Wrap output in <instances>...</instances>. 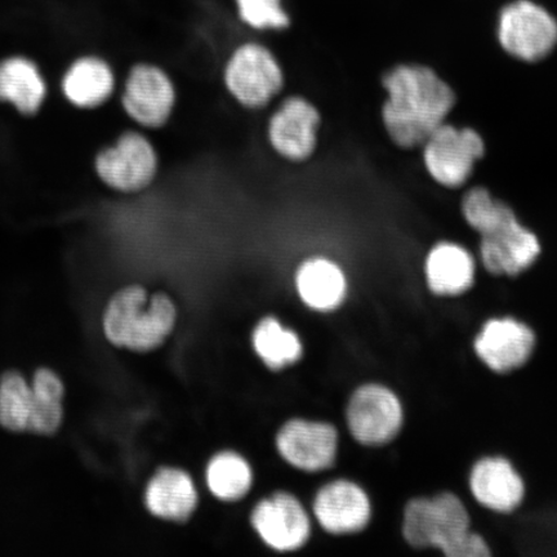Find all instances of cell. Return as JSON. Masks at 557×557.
I'll use <instances>...</instances> for the list:
<instances>
[{
  "mask_svg": "<svg viewBox=\"0 0 557 557\" xmlns=\"http://www.w3.org/2000/svg\"><path fill=\"white\" fill-rule=\"evenodd\" d=\"M276 445L285 461L295 468L323 471L336 461L338 433L330 423L295 420L283 426Z\"/></svg>",
  "mask_w": 557,
  "mask_h": 557,
  "instance_id": "11",
  "label": "cell"
},
{
  "mask_svg": "<svg viewBox=\"0 0 557 557\" xmlns=\"http://www.w3.org/2000/svg\"><path fill=\"white\" fill-rule=\"evenodd\" d=\"M426 278L430 290L437 296L462 295L475 281V262L457 244L441 243L428 256Z\"/></svg>",
  "mask_w": 557,
  "mask_h": 557,
  "instance_id": "18",
  "label": "cell"
},
{
  "mask_svg": "<svg viewBox=\"0 0 557 557\" xmlns=\"http://www.w3.org/2000/svg\"><path fill=\"white\" fill-rule=\"evenodd\" d=\"M174 88L169 75L152 65L131 70L123 95V107L132 120L158 128L169 121L174 104Z\"/></svg>",
  "mask_w": 557,
  "mask_h": 557,
  "instance_id": "13",
  "label": "cell"
},
{
  "mask_svg": "<svg viewBox=\"0 0 557 557\" xmlns=\"http://www.w3.org/2000/svg\"><path fill=\"white\" fill-rule=\"evenodd\" d=\"M46 85L32 61L12 58L0 64V101H9L24 114L37 113Z\"/></svg>",
  "mask_w": 557,
  "mask_h": 557,
  "instance_id": "20",
  "label": "cell"
},
{
  "mask_svg": "<svg viewBox=\"0 0 557 557\" xmlns=\"http://www.w3.org/2000/svg\"><path fill=\"white\" fill-rule=\"evenodd\" d=\"M34 408L29 433L53 435L62 422L64 385L51 369L40 368L33 380Z\"/></svg>",
  "mask_w": 557,
  "mask_h": 557,
  "instance_id": "22",
  "label": "cell"
},
{
  "mask_svg": "<svg viewBox=\"0 0 557 557\" xmlns=\"http://www.w3.org/2000/svg\"><path fill=\"white\" fill-rule=\"evenodd\" d=\"M226 86L244 107L261 108L283 87V73L273 54L259 45H244L228 61Z\"/></svg>",
  "mask_w": 557,
  "mask_h": 557,
  "instance_id": "8",
  "label": "cell"
},
{
  "mask_svg": "<svg viewBox=\"0 0 557 557\" xmlns=\"http://www.w3.org/2000/svg\"><path fill=\"white\" fill-rule=\"evenodd\" d=\"M388 99L383 107V123L393 141L403 149L422 146L434 134L456 96L434 70L421 65H400L383 78Z\"/></svg>",
  "mask_w": 557,
  "mask_h": 557,
  "instance_id": "1",
  "label": "cell"
},
{
  "mask_svg": "<svg viewBox=\"0 0 557 557\" xmlns=\"http://www.w3.org/2000/svg\"><path fill=\"white\" fill-rule=\"evenodd\" d=\"M113 88V72L107 62L97 58L74 62L64 78L65 96L79 108L99 107L109 99Z\"/></svg>",
  "mask_w": 557,
  "mask_h": 557,
  "instance_id": "21",
  "label": "cell"
},
{
  "mask_svg": "<svg viewBox=\"0 0 557 557\" xmlns=\"http://www.w3.org/2000/svg\"><path fill=\"white\" fill-rule=\"evenodd\" d=\"M207 482L214 497L238 500L252 485V471L246 459L236 453H220L208 465Z\"/></svg>",
  "mask_w": 557,
  "mask_h": 557,
  "instance_id": "24",
  "label": "cell"
},
{
  "mask_svg": "<svg viewBox=\"0 0 557 557\" xmlns=\"http://www.w3.org/2000/svg\"><path fill=\"white\" fill-rule=\"evenodd\" d=\"M478 358L496 373H508L524 366L532 357L535 334L531 326L512 318L491 319L479 332Z\"/></svg>",
  "mask_w": 557,
  "mask_h": 557,
  "instance_id": "10",
  "label": "cell"
},
{
  "mask_svg": "<svg viewBox=\"0 0 557 557\" xmlns=\"http://www.w3.org/2000/svg\"><path fill=\"white\" fill-rule=\"evenodd\" d=\"M318 110L301 97H292L271 117L269 137L273 148L289 160L308 159L317 146Z\"/></svg>",
  "mask_w": 557,
  "mask_h": 557,
  "instance_id": "15",
  "label": "cell"
},
{
  "mask_svg": "<svg viewBox=\"0 0 557 557\" xmlns=\"http://www.w3.org/2000/svg\"><path fill=\"white\" fill-rule=\"evenodd\" d=\"M252 525L260 537L277 552L301 548L310 537L308 513L288 493L263 499L252 512Z\"/></svg>",
  "mask_w": 557,
  "mask_h": 557,
  "instance_id": "12",
  "label": "cell"
},
{
  "mask_svg": "<svg viewBox=\"0 0 557 557\" xmlns=\"http://www.w3.org/2000/svg\"><path fill=\"white\" fill-rule=\"evenodd\" d=\"M240 18L253 29H284L289 17L281 0H236Z\"/></svg>",
  "mask_w": 557,
  "mask_h": 557,
  "instance_id": "26",
  "label": "cell"
},
{
  "mask_svg": "<svg viewBox=\"0 0 557 557\" xmlns=\"http://www.w3.org/2000/svg\"><path fill=\"white\" fill-rule=\"evenodd\" d=\"M253 346L263 363L275 371L295 364L302 357V345L297 334L283 329L274 318L263 319L256 326Z\"/></svg>",
  "mask_w": 557,
  "mask_h": 557,
  "instance_id": "23",
  "label": "cell"
},
{
  "mask_svg": "<svg viewBox=\"0 0 557 557\" xmlns=\"http://www.w3.org/2000/svg\"><path fill=\"white\" fill-rule=\"evenodd\" d=\"M403 535L414 548H437L448 557H485L490 545L471 531L468 508L456 494L414 498L406 506Z\"/></svg>",
  "mask_w": 557,
  "mask_h": 557,
  "instance_id": "3",
  "label": "cell"
},
{
  "mask_svg": "<svg viewBox=\"0 0 557 557\" xmlns=\"http://www.w3.org/2000/svg\"><path fill=\"white\" fill-rule=\"evenodd\" d=\"M424 164L436 183L462 186L468 181L479 159L484 156V143L478 132L457 129L442 124L424 143Z\"/></svg>",
  "mask_w": 557,
  "mask_h": 557,
  "instance_id": "7",
  "label": "cell"
},
{
  "mask_svg": "<svg viewBox=\"0 0 557 557\" xmlns=\"http://www.w3.org/2000/svg\"><path fill=\"white\" fill-rule=\"evenodd\" d=\"M346 417L355 441L374 447L394 441L400 433L404 410L393 389L368 383L352 394Z\"/></svg>",
  "mask_w": 557,
  "mask_h": 557,
  "instance_id": "6",
  "label": "cell"
},
{
  "mask_svg": "<svg viewBox=\"0 0 557 557\" xmlns=\"http://www.w3.org/2000/svg\"><path fill=\"white\" fill-rule=\"evenodd\" d=\"M313 512L326 532L350 534L363 531L369 524L372 505L363 487L337 480L318 493Z\"/></svg>",
  "mask_w": 557,
  "mask_h": 557,
  "instance_id": "14",
  "label": "cell"
},
{
  "mask_svg": "<svg viewBox=\"0 0 557 557\" xmlns=\"http://www.w3.org/2000/svg\"><path fill=\"white\" fill-rule=\"evenodd\" d=\"M465 220L482 236L480 256L494 275H518L532 267L541 253L537 236L522 226L512 209L493 199L483 187L466 194Z\"/></svg>",
  "mask_w": 557,
  "mask_h": 557,
  "instance_id": "2",
  "label": "cell"
},
{
  "mask_svg": "<svg viewBox=\"0 0 557 557\" xmlns=\"http://www.w3.org/2000/svg\"><path fill=\"white\" fill-rule=\"evenodd\" d=\"M176 318V306L169 296L149 297L143 287L131 285L110 299L104 310L103 331L111 344L146 352L164 343Z\"/></svg>",
  "mask_w": 557,
  "mask_h": 557,
  "instance_id": "4",
  "label": "cell"
},
{
  "mask_svg": "<svg viewBox=\"0 0 557 557\" xmlns=\"http://www.w3.org/2000/svg\"><path fill=\"white\" fill-rule=\"evenodd\" d=\"M497 39L524 62L546 59L557 46V18L540 0H507L497 12Z\"/></svg>",
  "mask_w": 557,
  "mask_h": 557,
  "instance_id": "5",
  "label": "cell"
},
{
  "mask_svg": "<svg viewBox=\"0 0 557 557\" xmlns=\"http://www.w3.org/2000/svg\"><path fill=\"white\" fill-rule=\"evenodd\" d=\"M470 490L480 505L499 513L517 510L525 497L524 480L504 457H485L473 466Z\"/></svg>",
  "mask_w": 557,
  "mask_h": 557,
  "instance_id": "16",
  "label": "cell"
},
{
  "mask_svg": "<svg viewBox=\"0 0 557 557\" xmlns=\"http://www.w3.org/2000/svg\"><path fill=\"white\" fill-rule=\"evenodd\" d=\"M296 285L299 297L318 311H333L344 302L347 283L338 264L325 260L306 261L298 269Z\"/></svg>",
  "mask_w": 557,
  "mask_h": 557,
  "instance_id": "19",
  "label": "cell"
},
{
  "mask_svg": "<svg viewBox=\"0 0 557 557\" xmlns=\"http://www.w3.org/2000/svg\"><path fill=\"white\" fill-rule=\"evenodd\" d=\"M145 503L154 517L186 521L197 507L198 494L186 472L162 469L151 479L145 493Z\"/></svg>",
  "mask_w": 557,
  "mask_h": 557,
  "instance_id": "17",
  "label": "cell"
},
{
  "mask_svg": "<svg viewBox=\"0 0 557 557\" xmlns=\"http://www.w3.org/2000/svg\"><path fill=\"white\" fill-rule=\"evenodd\" d=\"M157 169L154 149L136 132H127L113 148L101 151L96 158V171L103 183L124 193L145 189L156 177Z\"/></svg>",
  "mask_w": 557,
  "mask_h": 557,
  "instance_id": "9",
  "label": "cell"
},
{
  "mask_svg": "<svg viewBox=\"0 0 557 557\" xmlns=\"http://www.w3.org/2000/svg\"><path fill=\"white\" fill-rule=\"evenodd\" d=\"M33 408V388L24 375L5 372L0 379V426L12 433H24L29 430Z\"/></svg>",
  "mask_w": 557,
  "mask_h": 557,
  "instance_id": "25",
  "label": "cell"
}]
</instances>
